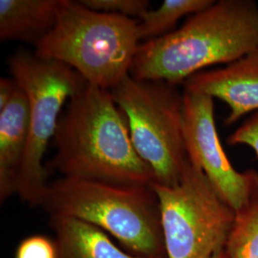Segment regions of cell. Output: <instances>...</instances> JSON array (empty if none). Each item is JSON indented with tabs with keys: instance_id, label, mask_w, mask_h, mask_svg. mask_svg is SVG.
Segmentation results:
<instances>
[{
	"instance_id": "7a4b0ae2",
	"label": "cell",
	"mask_w": 258,
	"mask_h": 258,
	"mask_svg": "<svg viewBox=\"0 0 258 258\" xmlns=\"http://www.w3.org/2000/svg\"><path fill=\"white\" fill-rule=\"evenodd\" d=\"M258 47V5L218 0L164 37L142 42L130 75L179 85L205 68L229 64Z\"/></svg>"
},
{
	"instance_id": "9c48e42d",
	"label": "cell",
	"mask_w": 258,
	"mask_h": 258,
	"mask_svg": "<svg viewBox=\"0 0 258 258\" xmlns=\"http://www.w3.org/2000/svg\"><path fill=\"white\" fill-rule=\"evenodd\" d=\"M184 85L186 92L225 102L230 112L224 123L230 126L247 114L258 111V47L224 67L191 76Z\"/></svg>"
},
{
	"instance_id": "4fadbf2b",
	"label": "cell",
	"mask_w": 258,
	"mask_h": 258,
	"mask_svg": "<svg viewBox=\"0 0 258 258\" xmlns=\"http://www.w3.org/2000/svg\"><path fill=\"white\" fill-rule=\"evenodd\" d=\"M214 0H165L156 10H148L140 19L141 43L164 37L173 31L179 20L210 7Z\"/></svg>"
},
{
	"instance_id": "8992f818",
	"label": "cell",
	"mask_w": 258,
	"mask_h": 258,
	"mask_svg": "<svg viewBox=\"0 0 258 258\" xmlns=\"http://www.w3.org/2000/svg\"><path fill=\"white\" fill-rule=\"evenodd\" d=\"M12 79L27 97L30 131L26 153L19 171L17 194L32 207H39L48 185L42 160L53 142L63 106L85 81L71 67L19 49L8 58Z\"/></svg>"
},
{
	"instance_id": "ba28073f",
	"label": "cell",
	"mask_w": 258,
	"mask_h": 258,
	"mask_svg": "<svg viewBox=\"0 0 258 258\" xmlns=\"http://www.w3.org/2000/svg\"><path fill=\"white\" fill-rule=\"evenodd\" d=\"M184 147L188 161L199 167L224 201L235 212L258 194V172L238 171L232 166L219 138L214 99L184 91Z\"/></svg>"
},
{
	"instance_id": "5b68a950",
	"label": "cell",
	"mask_w": 258,
	"mask_h": 258,
	"mask_svg": "<svg viewBox=\"0 0 258 258\" xmlns=\"http://www.w3.org/2000/svg\"><path fill=\"white\" fill-rule=\"evenodd\" d=\"M124 113L139 156L157 184H179L188 162L184 139V93L164 81L138 80L131 75L110 90Z\"/></svg>"
},
{
	"instance_id": "9a60e30c",
	"label": "cell",
	"mask_w": 258,
	"mask_h": 258,
	"mask_svg": "<svg viewBox=\"0 0 258 258\" xmlns=\"http://www.w3.org/2000/svg\"><path fill=\"white\" fill-rule=\"evenodd\" d=\"M88 9L126 18L141 19L149 9L148 0H79Z\"/></svg>"
},
{
	"instance_id": "2e32d148",
	"label": "cell",
	"mask_w": 258,
	"mask_h": 258,
	"mask_svg": "<svg viewBox=\"0 0 258 258\" xmlns=\"http://www.w3.org/2000/svg\"><path fill=\"white\" fill-rule=\"evenodd\" d=\"M16 258H57L55 241L43 235H33L21 241Z\"/></svg>"
},
{
	"instance_id": "3957f363",
	"label": "cell",
	"mask_w": 258,
	"mask_h": 258,
	"mask_svg": "<svg viewBox=\"0 0 258 258\" xmlns=\"http://www.w3.org/2000/svg\"><path fill=\"white\" fill-rule=\"evenodd\" d=\"M39 207L107 231L138 256L166 258L159 200L150 185L61 177L49 183Z\"/></svg>"
},
{
	"instance_id": "30bf717a",
	"label": "cell",
	"mask_w": 258,
	"mask_h": 258,
	"mask_svg": "<svg viewBox=\"0 0 258 258\" xmlns=\"http://www.w3.org/2000/svg\"><path fill=\"white\" fill-rule=\"evenodd\" d=\"M30 109L25 93L18 87L11 102L0 110V199L17 194L19 171L27 149Z\"/></svg>"
},
{
	"instance_id": "52a82bcc",
	"label": "cell",
	"mask_w": 258,
	"mask_h": 258,
	"mask_svg": "<svg viewBox=\"0 0 258 258\" xmlns=\"http://www.w3.org/2000/svg\"><path fill=\"white\" fill-rule=\"evenodd\" d=\"M151 186L159 200L166 258H212L225 248L235 212L199 167L188 161L179 184Z\"/></svg>"
},
{
	"instance_id": "8fae6325",
	"label": "cell",
	"mask_w": 258,
	"mask_h": 258,
	"mask_svg": "<svg viewBox=\"0 0 258 258\" xmlns=\"http://www.w3.org/2000/svg\"><path fill=\"white\" fill-rule=\"evenodd\" d=\"M61 0H0V39L36 46L55 26Z\"/></svg>"
},
{
	"instance_id": "5bb4252c",
	"label": "cell",
	"mask_w": 258,
	"mask_h": 258,
	"mask_svg": "<svg viewBox=\"0 0 258 258\" xmlns=\"http://www.w3.org/2000/svg\"><path fill=\"white\" fill-rule=\"evenodd\" d=\"M224 250L226 258H258V194L235 212Z\"/></svg>"
},
{
	"instance_id": "6da1fadb",
	"label": "cell",
	"mask_w": 258,
	"mask_h": 258,
	"mask_svg": "<svg viewBox=\"0 0 258 258\" xmlns=\"http://www.w3.org/2000/svg\"><path fill=\"white\" fill-rule=\"evenodd\" d=\"M47 169L62 177L122 185H150L151 168L133 146L128 122L110 90L85 82L59 120Z\"/></svg>"
},
{
	"instance_id": "d6986e66",
	"label": "cell",
	"mask_w": 258,
	"mask_h": 258,
	"mask_svg": "<svg viewBox=\"0 0 258 258\" xmlns=\"http://www.w3.org/2000/svg\"><path fill=\"white\" fill-rule=\"evenodd\" d=\"M212 258H226V254H225V250L224 249L217 251Z\"/></svg>"
},
{
	"instance_id": "e0dca14e",
	"label": "cell",
	"mask_w": 258,
	"mask_h": 258,
	"mask_svg": "<svg viewBox=\"0 0 258 258\" xmlns=\"http://www.w3.org/2000/svg\"><path fill=\"white\" fill-rule=\"evenodd\" d=\"M227 143L232 147H249L255 152L258 158V111L252 113L249 119L231 133Z\"/></svg>"
},
{
	"instance_id": "ac0fdd59",
	"label": "cell",
	"mask_w": 258,
	"mask_h": 258,
	"mask_svg": "<svg viewBox=\"0 0 258 258\" xmlns=\"http://www.w3.org/2000/svg\"><path fill=\"white\" fill-rule=\"evenodd\" d=\"M18 84L14 79L1 78L0 80V110H2L13 99L18 90Z\"/></svg>"
},
{
	"instance_id": "7c38bea8",
	"label": "cell",
	"mask_w": 258,
	"mask_h": 258,
	"mask_svg": "<svg viewBox=\"0 0 258 258\" xmlns=\"http://www.w3.org/2000/svg\"><path fill=\"white\" fill-rule=\"evenodd\" d=\"M50 226L57 258H147L122 251L101 229L72 217L50 215Z\"/></svg>"
},
{
	"instance_id": "277c9868",
	"label": "cell",
	"mask_w": 258,
	"mask_h": 258,
	"mask_svg": "<svg viewBox=\"0 0 258 258\" xmlns=\"http://www.w3.org/2000/svg\"><path fill=\"white\" fill-rule=\"evenodd\" d=\"M139 21L61 0L55 26L35 54L74 69L92 85L112 90L130 75L141 44Z\"/></svg>"
}]
</instances>
